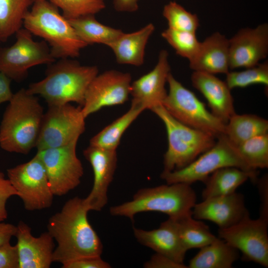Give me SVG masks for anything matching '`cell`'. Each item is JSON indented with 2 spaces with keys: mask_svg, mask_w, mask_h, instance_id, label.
Listing matches in <instances>:
<instances>
[{
  "mask_svg": "<svg viewBox=\"0 0 268 268\" xmlns=\"http://www.w3.org/2000/svg\"><path fill=\"white\" fill-rule=\"evenodd\" d=\"M35 0H0V42H5L23 26Z\"/></svg>",
  "mask_w": 268,
  "mask_h": 268,
  "instance_id": "cell-29",
  "label": "cell"
},
{
  "mask_svg": "<svg viewBox=\"0 0 268 268\" xmlns=\"http://www.w3.org/2000/svg\"><path fill=\"white\" fill-rule=\"evenodd\" d=\"M132 76L130 73L115 69L98 74L85 93L81 111L86 119L105 107L126 102L130 95Z\"/></svg>",
  "mask_w": 268,
  "mask_h": 268,
  "instance_id": "cell-14",
  "label": "cell"
},
{
  "mask_svg": "<svg viewBox=\"0 0 268 268\" xmlns=\"http://www.w3.org/2000/svg\"><path fill=\"white\" fill-rule=\"evenodd\" d=\"M0 268H19V258L16 245L10 242L0 245Z\"/></svg>",
  "mask_w": 268,
  "mask_h": 268,
  "instance_id": "cell-37",
  "label": "cell"
},
{
  "mask_svg": "<svg viewBox=\"0 0 268 268\" xmlns=\"http://www.w3.org/2000/svg\"><path fill=\"white\" fill-rule=\"evenodd\" d=\"M23 26L49 45L56 60L75 58L88 45L82 41L59 9L47 0H35Z\"/></svg>",
  "mask_w": 268,
  "mask_h": 268,
  "instance_id": "cell-4",
  "label": "cell"
},
{
  "mask_svg": "<svg viewBox=\"0 0 268 268\" xmlns=\"http://www.w3.org/2000/svg\"><path fill=\"white\" fill-rule=\"evenodd\" d=\"M170 72L168 53L166 50H161L154 68L132 82V102L142 106L145 110H150L162 105L167 94L165 84Z\"/></svg>",
  "mask_w": 268,
  "mask_h": 268,
  "instance_id": "cell-18",
  "label": "cell"
},
{
  "mask_svg": "<svg viewBox=\"0 0 268 268\" xmlns=\"http://www.w3.org/2000/svg\"><path fill=\"white\" fill-rule=\"evenodd\" d=\"M93 172V184L83 201L89 210L101 211L108 202V190L117 168V150L89 145L83 152Z\"/></svg>",
  "mask_w": 268,
  "mask_h": 268,
  "instance_id": "cell-15",
  "label": "cell"
},
{
  "mask_svg": "<svg viewBox=\"0 0 268 268\" xmlns=\"http://www.w3.org/2000/svg\"><path fill=\"white\" fill-rule=\"evenodd\" d=\"M15 236L19 268H49L53 262L54 240L48 232L33 236L30 227L22 221L16 226Z\"/></svg>",
  "mask_w": 268,
  "mask_h": 268,
  "instance_id": "cell-19",
  "label": "cell"
},
{
  "mask_svg": "<svg viewBox=\"0 0 268 268\" xmlns=\"http://www.w3.org/2000/svg\"><path fill=\"white\" fill-rule=\"evenodd\" d=\"M182 242L188 251L201 248L213 242L217 237L208 225L194 218L192 213L176 219Z\"/></svg>",
  "mask_w": 268,
  "mask_h": 268,
  "instance_id": "cell-30",
  "label": "cell"
},
{
  "mask_svg": "<svg viewBox=\"0 0 268 268\" xmlns=\"http://www.w3.org/2000/svg\"><path fill=\"white\" fill-rule=\"evenodd\" d=\"M80 39L87 45L102 44L107 46L124 32L104 25L95 15H87L68 19Z\"/></svg>",
  "mask_w": 268,
  "mask_h": 268,
  "instance_id": "cell-28",
  "label": "cell"
},
{
  "mask_svg": "<svg viewBox=\"0 0 268 268\" xmlns=\"http://www.w3.org/2000/svg\"><path fill=\"white\" fill-rule=\"evenodd\" d=\"M163 122L167 134L168 148L164 155L163 171L181 169L212 147L216 138L204 132L179 122L161 105L151 110Z\"/></svg>",
  "mask_w": 268,
  "mask_h": 268,
  "instance_id": "cell-6",
  "label": "cell"
},
{
  "mask_svg": "<svg viewBox=\"0 0 268 268\" xmlns=\"http://www.w3.org/2000/svg\"><path fill=\"white\" fill-rule=\"evenodd\" d=\"M236 148L251 169L257 170L268 167V133L250 138Z\"/></svg>",
  "mask_w": 268,
  "mask_h": 268,
  "instance_id": "cell-31",
  "label": "cell"
},
{
  "mask_svg": "<svg viewBox=\"0 0 268 268\" xmlns=\"http://www.w3.org/2000/svg\"><path fill=\"white\" fill-rule=\"evenodd\" d=\"M268 220L247 216L235 225L218 229V237L242 254V260L268 267Z\"/></svg>",
  "mask_w": 268,
  "mask_h": 268,
  "instance_id": "cell-13",
  "label": "cell"
},
{
  "mask_svg": "<svg viewBox=\"0 0 268 268\" xmlns=\"http://www.w3.org/2000/svg\"><path fill=\"white\" fill-rule=\"evenodd\" d=\"M143 267L146 268H187L184 264L178 263L170 258L155 253L150 259L145 262Z\"/></svg>",
  "mask_w": 268,
  "mask_h": 268,
  "instance_id": "cell-39",
  "label": "cell"
},
{
  "mask_svg": "<svg viewBox=\"0 0 268 268\" xmlns=\"http://www.w3.org/2000/svg\"><path fill=\"white\" fill-rule=\"evenodd\" d=\"M161 36L174 49L176 54L191 61L197 54L201 42L196 33L174 30L167 28L162 31Z\"/></svg>",
  "mask_w": 268,
  "mask_h": 268,
  "instance_id": "cell-33",
  "label": "cell"
},
{
  "mask_svg": "<svg viewBox=\"0 0 268 268\" xmlns=\"http://www.w3.org/2000/svg\"><path fill=\"white\" fill-rule=\"evenodd\" d=\"M88 211L83 199L75 197L49 218L47 231L57 244L53 262L63 265L84 257L101 256L103 246L88 220Z\"/></svg>",
  "mask_w": 268,
  "mask_h": 268,
  "instance_id": "cell-1",
  "label": "cell"
},
{
  "mask_svg": "<svg viewBox=\"0 0 268 268\" xmlns=\"http://www.w3.org/2000/svg\"><path fill=\"white\" fill-rule=\"evenodd\" d=\"M139 0H113L115 10L118 12H133L138 9Z\"/></svg>",
  "mask_w": 268,
  "mask_h": 268,
  "instance_id": "cell-42",
  "label": "cell"
},
{
  "mask_svg": "<svg viewBox=\"0 0 268 268\" xmlns=\"http://www.w3.org/2000/svg\"><path fill=\"white\" fill-rule=\"evenodd\" d=\"M7 175L26 210H40L51 206L54 196L37 155L27 162L7 169Z\"/></svg>",
  "mask_w": 268,
  "mask_h": 268,
  "instance_id": "cell-11",
  "label": "cell"
},
{
  "mask_svg": "<svg viewBox=\"0 0 268 268\" xmlns=\"http://www.w3.org/2000/svg\"><path fill=\"white\" fill-rule=\"evenodd\" d=\"M162 14L168 28L174 30L196 33L200 26L197 15L187 11L175 1H170L164 6Z\"/></svg>",
  "mask_w": 268,
  "mask_h": 268,
  "instance_id": "cell-34",
  "label": "cell"
},
{
  "mask_svg": "<svg viewBox=\"0 0 268 268\" xmlns=\"http://www.w3.org/2000/svg\"><path fill=\"white\" fill-rule=\"evenodd\" d=\"M81 106L70 103L48 106L44 114L36 148L41 150L78 140L85 129Z\"/></svg>",
  "mask_w": 268,
  "mask_h": 268,
  "instance_id": "cell-10",
  "label": "cell"
},
{
  "mask_svg": "<svg viewBox=\"0 0 268 268\" xmlns=\"http://www.w3.org/2000/svg\"><path fill=\"white\" fill-rule=\"evenodd\" d=\"M268 133V121L253 114H234L225 125V134L237 147L255 136Z\"/></svg>",
  "mask_w": 268,
  "mask_h": 268,
  "instance_id": "cell-27",
  "label": "cell"
},
{
  "mask_svg": "<svg viewBox=\"0 0 268 268\" xmlns=\"http://www.w3.org/2000/svg\"><path fill=\"white\" fill-rule=\"evenodd\" d=\"M78 140L61 147L38 150L54 196H63L76 188L83 175V168L76 155Z\"/></svg>",
  "mask_w": 268,
  "mask_h": 268,
  "instance_id": "cell-12",
  "label": "cell"
},
{
  "mask_svg": "<svg viewBox=\"0 0 268 268\" xmlns=\"http://www.w3.org/2000/svg\"><path fill=\"white\" fill-rule=\"evenodd\" d=\"M15 34L16 41L12 45L0 47V71L11 80L20 81L31 67L56 61L48 44L44 40H34L32 34L24 27Z\"/></svg>",
  "mask_w": 268,
  "mask_h": 268,
  "instance_id": "cell-9",
  "label": "cell"
},
{
  "mask_svg": "<svg viewBox=\"0 0 268 268\" xmlns=\"http://www.w3.org/2000/svg\"><path fill=\"white\" fill-rule=\"evenodd\" d=\"M261 205L259 217L268 220V176L264 175L257 182Z\"/></svg>",
  "mask_w": 268,
  "mask_h": 268,
  "instance_id": "cell-40",
  "label": "cell"
},
{
  "mask_svg": "<svg viewBox=\"0 0 268 268\" xmlns=\"http://www.w3.org/2000/svg\"><path fill=\"white\" fill-rule=\"evenodd\" d=\"M200 249L188 268H231L239 258V252L219 237Z\"/></svg>",
  "mask_w": 268,
  "mask_h": 268,
  "instance_id": "cell-25",
  "label": "cell"
},
{
  "mask_svg": "<svg viewBox=\"0 0 268 268\" xmlns=\"http://www.w3.org/2000/svg\"><path fill=\"white\" fill-rule=\"evenodd\" d=\"M192 213L195 219L211 221L219 229L232 226L250 215L243 195L236 192L204 199L195 204Z\"/></svg>",
  "mask_w": 268,
  "mask_h": 268,
  "instance_id": "cell-17",
  "label": "cell"
},
{
  "mask_svg": "<svg viewBox=\"0 0 268 268\" xmlns=\"http://www.w3.org/2000/svg\"><path fill=\"white\" fill-rule=\"evenodd\" d=\"M48 66L45 77L31 83L27 91L42 97L48 106L75 102L82 107L87 89L98 74L97 67L81 65L68 58Z\"/></svg>",
  "mask_w": 268,
  "mask_h": 268,
  "instance_id": "cell-3",
  "label": "cell"
},
{
  "mask_svg": "<svg viewBox=\"0 0 268 268\" xmlns=\"http://www.w3.org/2000/svg\"><path fill=\"white\" fill-rule=\"evenodd\" d=\"M242 71H229L226 74L225 82L230 90L244 88L256 84L268 86V62L265 61Z\"/></svg>",
  "mask_w": 268,
  "mask_h": 268,
  "instance_id": "cell-32",
  "label": "cell"
},
{
  "mask_svg": "<svg viewBox=\"0 0 268 268\" xmlns=\"http://www.w3.org/2000/svg\"><path fill=\"white\" fill-rule=\"evenodd\" d=\"M154 30V25L149 23L134 32H123L107 46L118 63L139 67L143 64L146 46Z\"/></svg>",
  "mask_w": 268,
  "mask_h": 268,
  "instance_id": "cell-23",
  "label": "cell"
},
{
  "mask_svg": "<svg viewBox=\"0 0 268 268\" xmlns=\"http://www.w3.org/2000/svg\"><path fill=\"white\" fill-rule=\"evenodd\" d=\"M62 11L67 19L95 15L105 7V0H47Z\"/></svg>",
  "mask_w": 268,
  "mask_h": 268,
  "instance_id": "cell-35",
  "label": "cell"
},
{
  "mask_svg": "<svg viewBox=\"0 0 268 268\" xmlns=\"http://www.w3.org/2000/svg\"><path fill=\"white\" fill-rule=\"evenodd\" d=\"M110 265L101 256L87 257L76 259L62 265V268H110Z\"/></svg>",
  "mask_w": 268,
  "mask_h": 268,
  "instance_id": "cell-38",
  "label": "cell"
},
{
  "mask_svg": "<svg viewBox=\"0 0 268 268\" xmlns=\"http://www.w3.org/2000/svg\"><path fill=\"white\" fill-rule=\"evenodd\" d=\"M13 196H17L16 191L8 178L6 179L4 174L0 172V221H4L7 218L6 204Z\"/></svg>",
  "mask_w": 268,
  "mask_h": 268,
  "instance_id": "cell-36",
  "label": "cell"
},
{
  "mask_svg": "<svg viewBox=\"0 0 268 268\" xmlns=\"http://www.w3.org/2000/svg\"><path fill=\"white\" fill-rule=\"evenodd\" d=\"M133 231L134 237L140 244L156 253L184 264L187 251L180 238L176 219L169 217L156 229L146 230L133 227Z\"/></svg>",
  "mask_w": 268,
  "mask_h": 268,
  "instance_id": "cell-20",
  "label": "cell"
},
{
  "mask_svg": "<svg viewBox=\"0 0 268 268\" xmlns=\"http://www.w3.org/2000/svg\"><path fill=\"white\" fill-rule=\"evenodd\" d=\"M144 110L142 106L132 102L131 107L127 112L105 127L90 139L89 145L117 150L124 133Z\"/></svg>",
  "mask_w": 268,
  "mask_h": 268,
  "instance_id": "cell-26",
  "label": "cell"
},
{
  "mask_svg": "<svg viewBox=\"0 0 268 268\" xmlns=\"http://www.w3.org/2000/svg\"><path fill=\"white\" fill-rule=\"evenodd\" d=\"M196 201V194L191 185L167 184L141 189L131 201L111 206L109 211L111 215L132 221L137 213L148 211L161 212L176 219L192 213Z\"/></svg>",
  "mask_w": 268,
  "mask_h": 268,
  "instance_id": "cell-5",
  "label": "cell"
},
{
  "mask_svg": "<svg viewBox=\"0 0 268 268\" xmlns=\"http://www.w3.org/2000/svg\"><path fill=\"white\" fill-rule=\"evenodd\" d=\"M268 55V24L239 30L229 39V69L255 66Z\"/></svg>",
  "mask_w": 268,
  "mask_h": 268,
  "instance_id": "cell-16",
  "label": "cell"
},
{
  "mask_svg": "<svg viewBox=\"0 0 268 268\" xmlns=\"http://www.w3.org/2000/svg\"><path fill=\"white\" fill-rule=\"evenodd\" d=\"M194 71L210 74H226L229 71V39L216 32L201 42L196 56L189 61Z\"/></svg>",
  "mask_w": 268,
  "mask_h": 268,
  "instance_id": "cell-22",
  "label": "cell"
},
{
  "mask_svg": "<svg viewBox=\"0 0 268 268\" xmlns=\"http://www.w3.org/2000/svg\"><path fill=\"white\" fill-rule=\"evenodd\" d=\"M16 232V226L0 221V245L9 242Z\"/></svg>",
  "mask_w": 268,
  "mask_h": 268,
  "instance_id": "cell-43",
  "label": "cell"
},
{
  "mask_svg": "<svg viewBox=\"0 0 268 268\" xmlns=\"http://www.w3.org/2000/svg\"><path fill=\"white\" fill-rule=\"evenodd\" d=\"M215 144L187 166L170 172L162 171L161 178L167 184L184 183L191 185L198 181L203 183L215 171L226 167H235L258 174L244 161L225 134L217 138Z\"/></svg>",
  "mask_w": 268,
  "mask_h": 268,
  "instance_id": "cell-7",
  "label": "cell"
},
{
  "mask_svg": "<svg viewBox=\"0 0 268 268\" xmlns=\"http://www.w3.org/2000/svg\"><path fill=\"white\" fill-rule=\"evenodd\" d=\"M11 81V79L0 71V104L9 102L13 95L10 87Z\"/></svg>",
  "mask_w": 268,
  "mask_h": 268,
  "instance_id": "cell-41",
  "label": "cell"
},
{
  "mask_svg": "<svg viewBox=\"0 0 268 268\" xmlns=\"http://www.w3.org/2000/svg\"><path fill=\"white\" fill-rule=\"evenodd\" d=\"M258 175L235 167L218 169L203 183L205 188L201 193L202 199L234 193L240 186L248 179L256 182Z\"/></svg>",
  "mask_w": 268,
  "mask_h": 268,
  "instance_id": "cell-24",
  "label": "cell"
},
{
  "mask_svg": "<svg viewBox=\"0 0 268 268\" xmlns=\"http://www.w3.org/2000/svg\"><path fill=\"white\" fill-rule=\"evenodd\" d=\"M167 83L169 91L162 106L171 116L181 123L208 133L216 138L225 134L226 124L209 112L204 104L171 72Z\"/></svg>",
  "mask_w": 268,
  "mask_h": 268,
  "instance_id": "cell-8",
  "label": "cell"
},
{
  "mask_svg": "<svg viewBox=\"0 0 268 268\" xmlns=\"http://www.w3.org/2000/svg\"><path fill=\"white\" fill-rule=\"evenodd\" d=\"M35 95L21 88L13 94L0 126V146L5 151L27 154L36 147L44 115Z\"/></svg>",
  "mask_w": 268,
  "mask_h": 268,
  "instance_id": "cell-2",
  "label": "cell"
},
{
  "mask_svg": "<svg viewBox=\"0 0 268 268\" xmlns=\"http://www.w3.org/2000/svg\"><path fill=\"white\" fill-rule=\"evenodd\" d=\"M191 80L193 87L207 100L211 113L226 124L236 113L231 90L225 81L214 74L196 71Z\"/></svg>",
  "mask_w": 268,
  "mask_h": 268,
  "instance_id": "cell-21",
  "label": "cell"
}]
</instances>
